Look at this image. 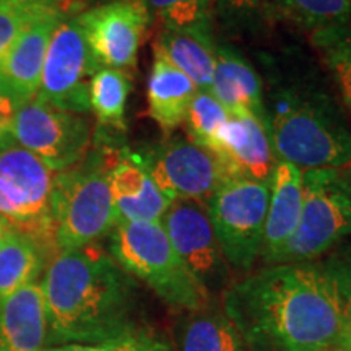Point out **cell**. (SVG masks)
<instances>
[{
  "mask_svg": "<svg viewBox=\"0 0 351 351\" xmlns=\"http://www.w3.org/2000/svg\"><path fill=\"white\" fill-rule=\"evenodd\" d=\"M320 262L335 282L351 317V239L341 243Z\"/></svg>",
  "mask_w": 351,
  "mask_h": 351,
  "instance_id": "4dcf8cb0",
  "label": "cell"
},
{
  "mask_svg": "<svg viewBox=\"0 0 351 351\" xmlns=\"http://www.w3.org/2000/svg\"><path fill=\"white\" fill-rule=\"evenodd\" d=\"M46 337L41 283L28 285L0 302V351H41Z\"/></svg>",
  "mask_w": 351,
  "mask_h": 351,
  "instance_id": "ffe728a7",
  "label": "cell"
},
{
  "mask_svg": "<svg viewBox=\"0 0 351 351\" xmlns=\"http://www.w3.org/2000/svg\"><path fill=\"white\" fill-rule=\"evenodd\" d=\"M320 351H351V345H348V343H339V345L327 346V348H324V350H320Z\"/></svg>",
  "mask_w": 351,
  "mask_h": 351,
  "instance_id": "e575fe53",
  "label": "cell"
},
{
  "mask_svg": "<svg viewBox=\"0 0 351 351\" xmlns=\"http://www.w3.org/2000/svg\"><path fill=\"white\" fill-rule=\"evenodd\" d=\"M276 12L314 33L351 21V0H270Z\"/></svg>",
  "mask_w": 351,
  "mask_h": 351,
  "instance_id": "4316f807",
  "label": "cell"
},
{
  "mask_svg": "<svg viewBox=\"0 0 351 351\" xmlns=\"http://www.w3.org/2000/svg\"><path fill=\"white\" fill-rule=\"evenodd\" d=\"M169 243L192 276L210 296L225 295L232 283L212 221L204 204L174 200L161 219Z\"/></svg>",
  "mask_w": 351,
  "mask_h": 351,
  "instance_id": "7c38bea8",
  "label": "cell"
},
{
  "mask_svg": "<svg viewBox=\"0 0 351 351\" xmlns=\"http://www.w3.org/2000/svg\"><path fill=\"white\" fill-rule=\"evenodd\" d=\"M311 44L351 114V21L311 33Z\"/></svg>",
  "mask_w": 351,
  "mask_h": 351,
  "instance_id": "d4e9b609",
  "label": "cell"
},
{
  "mask_svg": "<svg viewBox=\"0 0 351 351\" xmlns=\"http://www.w3.org/2000/svg\"><path fill=\"white\" fill-rule=\"evenodd\" d=\"M109 186L117 221L161 223L173 204L127 148L109 173Z\"/></svg>",
  "mask_w": 351,
  "mask_h": 351,
  "instance_id": "2e32d148",
  "label": "cell"
},
{
  "mask_svg": "<svg viewBox=\"0 0 351 351\" xmlns=\"http://www.w3.org/2000/svg\"><path fill=\"white\" fill-rule=\"evenodd\" d=\"M77 21L99 67L125 72L137 64L152 15L143 0H108L78 13Z\"/></svg>",
  "mask_w": 351,
  "mask_h": 351,
  "instance_id": "4fadbf2b",
  "label": "cell"
},
{
  "mask_svg": "<svg viewBox=\"0 0 351 351\" xmlns=\"http://www.w3.org/2000/svg\"><path fill=\"white\" fill-rule=\"evenodd\" d=\"M41 351H176L168 341L160 339L155 333L148 332L147 328L130 333L121 339H114L101 343H73L62 345L57 348L41 350Z\"/></svg>",
  "mask_w": 351,
  "mask_h": 351,
  "instance_id": "f546056e",
  "label": "cell"
},
{
  "mask_svg": "<svg viewBox=\"0 0 351 351\" xmlns=\"http://www.w3.org/2000/svg\"><path fill=\"white\" fill-rule=\"evenodd\" d=\"M49 256L25 232L12 230L0 244V302L36 282Z\"/></svg>",
  "mask_w": 351,
  "mask_h": 351,
  "instance_id": "603a6c76",
  "label": "cell"
},
{
  "mask_svg": "<svg viewBox=\"0 0 351 351\" xmlns=\"http://www.w3.org/2000/svg\"><path fill=\"white\" fill-rule=\"evenodd\" d=\"M77 8L75 0H47L28 20L0 70V95L19 106L36 96L52 32L65 15L80 13Z\"/></svg>",
  "mask_w": 351,
  "mask_h": 351,
  "instance_id": "5bb4252c",
  "label": "cell"
},
{
  "mask_svg": "<svg viewBox=\"0 0 351 351\" xmlns=\"http://www.w3.org/2000/svg\"><path fill=\"white\" fill-rule=\"evenodd\" d=\"M302 210V169L276 161L270 179V199L261 258L267 265L278 263L288 241L295 234Z\"/></svg>",
  "mask_w": 351,
  "mask_h": 351,
  "instance_id": "e0dca14e",
  "label": "cell"
},
{
  "mask_svg": "<svg viewBox=\"0 0 351 351\" xmlns=\"http://www.w3.org/2000/svg\"><path fill=\"white\" fill-rule=\"evenodd\" d=\"M215 15L236 29H251L262 15V0H213Z\"/></svg>",
  "mask_w": 351,
  "mask_h": 351,
  "instance_id": "1f68e13d",
  "label": "cell"
},
{
  "mask_svg": "<svg viewBox=\"0 0 351 351\" xmlns=\"http://www.w3.org/2000/svg\"><path fill=\"white\" fill-rule=\"evenodd\" d=\"M117 132L98 127L86 156L72 168L56 173L54 221L57 251L98 244L116 226L117 217L109 173L121 160Z\"/></svg>",
  "mask_w": 351,
  "mask_h": 351,
  "instance_id": "277c9868",
  "label": "cell"
},
{
  "mask_svg": "<svg viewBox=\"0 0 351 351\" xmlns=\"http://www.w3.org/2000/svg\"><path fill=\"white\" fill-rule=\"evenodd\" d=\"M197 91L191 78L153 46V65L147 86L148 116L160 125L165 135H173L186 122L189 106Z\"/></svg>",
  "mask_w": 351,
  "mask_h": 351,
  "instance_id": "d6986e66",
  "label": "cell"
},
{
  "mask_svg": "<svg viewBox=\"0 0 351 351\" xmlns=\"http://www.w3.org/2000/svg\"><path fill=\"white\" fill-rule=\"evenodd\" d=\"M346 168H350V169H351V163H350V165H348V166H346Z\"/></svg>",
  "mask_w": 351,
  "mask_h": 351,
  "instance_id": "f35d334b",
  "label": "cell"
},
{
  "mask_svg": "<svg viewBox=\"0 0 351 351\" xmlns=\"http://www.w3.org/2000/svg\"><path fill=\"white\" fill-rule=\"evenodd\" d=\"M230 119L231 114L215 99L212 93L197 91L189 106L184 124L187 129V137L192 142L215 153Z\"/></svg>",
  "mask_w": 351,
  "mask_h": 351,
  "instance_id": "83f0119b",
  "label": "cell"
},
{
  "mask_svg": "<svg viewBox=\"0 0 351 351\" xmlns=\"http://www.w3.org/2000/svg\"><path fill=\"white\" fill-rule=\"evenodd\" d=\"M41 287L47 345L101 343L142 330L132 276L98 244L57 252Z\"/></svg>",
  "mask_w": 351,
  "mask_h": 351,
  "instance_id": "7a4b0ae2",
  "label": "cell"
},
{
  "mask_svg": "<svg viewBox=\"0 0 351 351\" xmlns=\"http://www.w3.org/2000/svg\"><path fill=\"white\" fill-rule=\"evenodd\" d=\"M10 134L15 145L36 155L54 173L80 163L93 143L85 114L60 111L36 98L19 108Z\"/></svg>",
  "mask_w": 351,
  "mask_h": 351,
  "instance_id": "30bf717a",
  "label": "cell"
},
{
  "mask_svg": "<svg viewBox=\"0 0 351 351\" xmlns=\"http://www.w3.org/2000/svg\"><path fill=\"white\" fill-rule=\"evenodd\" d=\"M54 181V171L32 152L19 145L0 152V192L10 204V225L41 245L49 258L59 252L56 244Z\"/></svg>",
  "mask_w": 351,
  "mask_h": 351,
  "instance_id": "ba28073f",
  "label": "cell"
},
{
  "mask_svg": "<svg viewBox=\"0 0 351 351\" xmlns=\"http://www.w3.org/2000/svg\"><path fill=\"white\" fill-rule=\"evenodd\" d=\"M75 2L80 3V5H83V3H91V2H103V0H75ZM108 2V0H106Z\"/></svg>",
  "mask_w": 351,
  "mask_h": 351,
  "instance_id": "8d00e7d4",
  "label": "cell"
},
{
  "mask_svg": "<svg viewBox=\"0 0 351 351\" xmlns=\"http://www.w3.org/2000/svg\"><path fill=\"white\" fill-rule=\"evenodd\" d=\"M269 199L270 184L228 179L204 204L231 270L249 274L261 258Z\"/></svg>",
  "mask_w": 351,
  "mask_h": 351,
  "instance_id": "52a82bcc",
  "label": "cell"
},
{
  "mask_svg": "<svg viewBox=\"0 0 351 351\" xmlns=\"http://www.w3.org/2000/svg\"><path fill=\"white\" fill-rule=\"evenodd\" d=\"M130 90V77L124 70H96L90 83V109L98 119V127L117 134L125 130V106Z\"/></svg>",
  "mask_w": 351,
  "mask_h": 351,
  "instance_id": "cb8c5ba5",
  "label": "cell"
},
{
  "mask_svg": "<svg viewBox=\"0 0 351 351\" xmlns=\"http://www.w3.org/2000/svg\"><path fill=\"white\" fill-rule=\"evenodd\" d=\"M78 13L65 15L52 32L34 98L60 111H90V83L99 69L77 21Z\"/></svg>",
  "mask_w": 351,
  "mask_h": 351,
  "instance_id": "9c48e42d",
  "label": "cell"
},
{
  "mask_svg": "<svg viewBox=\"0 0 351 351\" xmlns=\"http://www.w3.org/2000/svg\"><path fill=\"white\" fill-rule=\"evenodd\" d=\"M12 145H15L13 140H0V152L5 150V148H8V147H12Z\"/></svg>",
  "mask_w": 351,
  "mask_h": 351,
  "instance_id": "d590c367",
  "label": "cell"
},
{
  "mask_svg": "<svg viewBox=\"0 0 351 351\" xmlns=\"http://www.w3.org/2000/svg\"><path fill=\"white\" fill-rule=\"evenodd\" d=\"M153 46L163 52L184 75L191 78L197 90L212 93L217 46L213 36L163 28L158 33Z\"/></svg>",
  "mask_w": 351,
  "mask_h": 351,
  "instance_id": "44dd1931",
  "label": "cell"
},
{
  "mask_svg": "<svg viewBox=\"0 0 351 351\" xmlns=\"http://www.w3.org/2000/svg\"><path fill=\"white\" fill-rule=\"evenodd\" d=\"M228 179L270 184L276 165L267 129L251 114L231 116L215 152Z\"/></svg>",
  "mask_w": 351,
  "mask_h": 351,
  "instance_id": "9a60e30c",
  "label": "cell"
},
{
  "mask_svg": "<svg viewBox=\"0 0 351 351\" xmlns=\"http://www.w3.org/2000/svg\"><path fill=\"white\" fill-rule=\"evenodd\" d=\"M176 341V351H249L231 320L213 304L187 313Z\"/></svg>",
  "mask_w": 351,
  "mask_h": 351,
  "instance_id": "7402d4cb",
  "label": "cell"
},
{
  "mask_svg": "<svg viewBox=\"0 0 351 351\" xmlns=\"http://www.w3.org/2000/svg\"><path fill=\"white\" fill-rule=\"evenodd\" d=\"M345 343H348V345H351V320H350V328H348V335H346V340H345Z\"/></svg>",
  "mask_w": 351,
  "mask_h": 351,
  "instance_id": "74e56055",
  "label": "cell"
},
{
  "mask_svg": "<svg viewBox=\"0 0 351 351\" xmlns=\"http://www.w3.org/2000/svg\"><path fill=\"white\" fill-rule=\"evenodd\" d=\"M109 254L171 309L192 313L212 304L213 298L176 254L161 223L117 221L109 232Z\"/></svg>",
  "mask_w": 351,
  "mask_h": 351,
  "instance_id": "5b68a950",
  "label": "cell"
},
{
  "mask_svg": "<svg viewBox=\"0 0 351 351\" xmlns=\"http://www.w3.org/2000/svg\"><path fill=\"white\" fill-rule=\"evenodd\" d=\"M135 156L171 202L205 204L228 181L217 155L189 137L166 135L163 142L135 153Z\"/></svg>",
  "mask_w": 351,
  "mask_h": 351,
  "instance_id": "8fae6325",
  "label": "cell"
},
{
  "mask_svg": "<svg viewBox=\"0 0 351 351\" xmlns=\"http://www.w3.org/2000/svg\"><path fill=\"white\" fill-rule=\"evenodd\" d=\"M13 230V228L10 226V223L7 221L5 218L3 217H0V244L3 243V239L7 238V234L8 232H10Z\"/></svg>",
  "mask_w": 351,
  "mask_h": 351,
  "instance_id": "836d02e7",
  "label": "cell"
},
{
  "mask_svg": "<svg viewBox=\"0 0 351 351\" xmlns=\"http://www.w3.org/2000/svg\"><path fill=\"white\" fill-rule=\"evenodd\" d=\"M212 95L231 116L251 114L265 127L262 78L239 51L225 43L215 46Z\"/></svg>",
  "mask_w": 351,
  "mask_h": 351,
  "instance_id": "ac0fdd59",
  "label": "cell"
},
{
  "mask_svg": "<svg viewBox=\"0 0 351 351\" xmlns=\"http://www.w3.org/2000/svg\"><path fill=\"white\" fill-rule=\"evenodd\" d=\"M263 91L265 129L276 160L306 169L346 168L351 127L341 101L317 70L301 62L274 65Z\"/></svg>",
  "mask_w": 351,
  "mask_h": 351,
  "instance_id": "3957f363",
  "label": "cell"
},
{
  "mask_svg": "<svg viewBox=\"0 0 351 351\" xmlns=\"http://www.w3.org/2000/svg\"><path fill=\"white\" fill-rule=\"evenodd\" d=\"M223 313L249 351H320L345 343L351 320L320 261L249 271L225 291Z\"/></svg>",
  "mask_w": 351,
  "mask_h": 351,
  "instance_id": "6da1fadb",
  "label": "cell"
},
{
  "mask_svg": "<svg viewBox=\"0 0 351 351\" xmlns=\"http://www.w3.org/2000/svg\"><path fill=\"white\" fill-rule=\"evenodd\" d=\"M152 19L166 29L210 34L213 36V0H143Z\"/></svg>",
  "mask_w": 351,
  "mask_h": 351,
  "instance_id": "484cf974",
  "label": "cell"
},
{
  "mask_svg": "<svg viewBox=\"0 0 351 351\" xmlns=\"http://www.w3.org/2000/svg\"><path fill=\"white\" fill-rule=\"evenodd\" d=\"M47 0H0V70L28 20Z\"/></svg>",
  "mask_w": 351,
  "mask_h": 351,
  "instance_id": "f1b7e54d",
  "label": "cell"
},
{
  "mask_svg": "<svg viewBox=\"0 0 351 351\" xmlns=\"http://www.w3.org/2000/svg\"><path fill=\"white\" fill-rule=\"evenodd\" d=\"M19 108L15 101L0 95V140H13L10 129Z\"/></svg>",
  "mask_w": 351,
  "mask_h": 351,
  "instance_id": "d6a6232c",
  "label": "cell"
},
{
  "mask_svg": "<svg viewBox=\"0 0 351 351\" xmlns=\"http://www.w3.org/2000/svg\"><path fill=\"white\" fill-rule=\"evenodd\" d=\"M351 239V169L302 171V210L278 263L314 262Z\"/></svg>",
  "mask_w": 351,
  "mask_h": 351,
  "instance_id": "8992f818",
  "label": "cell"
}]
</instances>
